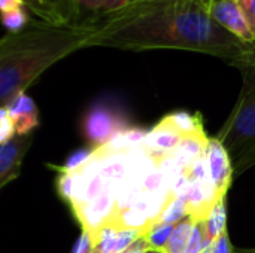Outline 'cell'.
Listing matches in <instances>:
<instances>
[{
    "instance_id": "6da1fadb",
    "label": "cell",
    "mask_w": 255,
    "mask_h": 253,
    "mask_svg": "<svg viewBox=\"0 0 255 253\" xmlns=\"http://www.w3.org/2000/svg\"><path fill=\"white\" fill-rule=\"evenodd\" d=\"M217 0H131L106 13H93L91 46L123 51L179 49L217 57L245 70L255 67V43L215 22Z\"/></svg>"
},
{
    "instance_id": "7a4b0ae2",
    "label": "cell",
    "mask_w": 255,
    "mask_h": 253,
    "mask_svg": "<svg viewBox=\"0 0 255 253\" xmlns=\"http://www.w3.org/2000/svg\"><path fill=\"white\" fill-rule=\"evenodd\" d=\"M93 25L87 21L52 25L31 21L18 33H6L0 42V103L6 106L52 64L90 48Z\"/></svg>"
},
{
    "instance_id": "3957f363",
    "label": "cell",
    "mask_w": 255,
    "mask_h": 253,
    "mask_svg": "<svg viewBox=\"0 0 255 253\" xmlns=\"http://www.w3.org/2000/svg\"><path fill=\"white\" fill-rule=\"evenodd\" d=\"M241 73L244 84L236 106L217 136L227 149L236 174L255 166V67Z\"/></svg>"
},
{
    "instance_id": "277c9868",
    "label": "cell",
    "mask_w": 255,
    "mask_h": 253,
    "mask_svg": "<svg viewBox=\"0 0 255 253\" xmlns=\"http://www.w3.org/2000/svg\"><path fill=\"white\" fill-rule=\"evenodd\" d=\"M84 134L94 148L103 146L115 136L130 128L128 119L120 109L105 106H94L84 118Z\"/></svg>"
},
{
    "instance_id": "5b68a950",
    "label": "cell",
    "mask_w": 255,
    "mask_h": 253,
    "mask_svg": "<svg viewBox=\"0 0 255 253\" xmlns=\"http://www.w3.org/2000/svg\"><path fill=\"white\" fill-rule=\"evenodd\" d=\"M27 9L39 21L52 25L76 24L84 10L81 0H27Z\"/></svg>"
},
{
    "instance_id": "8992f818",
    "label": "cell",
    "mask_w": 255,
    "mask_h": 253,
    "mask_svg": "<svg viewBox=\"0 0 255 253\" xmlns=\"http://www.w3.org/2000/svg\"><path fill=\"white\" fill-rule=\"evenodd\" d=\"M206 157H208V164H209L211 180L217 191L218 200L226 198L227 191L233 180L235 170H233L232 158L218 137H209Z\"/></svg>"
},
{
    "instance_id": "52a82bcc",
    "label": "cell",
    "mask_w": 255,
    "mask_h": 253,
    "mask_svg": "<svg viewBox=\"0 0 255 253\" xmlns=\"http://www.w3.org/2000/svg\"><path fill=\"white\" fill-rule=\"evenodd\" d=\"M33 142V134L13 136L6 143L0 145V188L15 180L22 167L24 157Z\"/></svg>"
},
{
    "instance_id": "ba28073f",
    "label": "cell",
    "mask_w": 255,
    "mask_h": 253,
    "mask_svg": "<svg viewBox=\"0 0 255 253\" xmlns=\"http://www.w3.org/2000/svg\"><path fill=\"white\" fill-rule=\"evenodd\" d=\"M211 13L215 22L224 30H227L244 42L255 43L251 28L245 19V15L238 0H217L212 6Z\"/></svg>"
},
{
    "instance_id": "9c48e42d",
    "label": "cell",
    "mask_w": 255,
    "mask_h": 253,
    "mask_svg": "<svg viewBox=\"0 0 255 253\" xmlns=\"http://www.w3.org/2000/svg\"><path fill=\"white\" fill-rule=\"evenodd\" d=\"M3 109L7 112L16 136L33 134L39 127V110L36 103L25 94L21 92L12 98Z\"/></svg>"
},
{
    "instance_id": "30bf717a",
    "label": "cell",
    "mask_w": 255,
    "mask_h": 253,
    "mask_svg": "<svg viewBox=\"0 0 255 253\" xmlns=\"http://www.w3.org/2000/svg\"><path fill=\"white\" fill-rule=\"evenodd\" d=\"M142 237L143 231L140 230L117 228L108 225L93 236V253H121Z\"/></svg>"
},
{
    "instance_id": "8fae6325",
    "label": "cell",
    "mask_w": 255,
    "mask_h": 253,
    "mask_svg": "<svg viewBox=\"0 0 255 253\" xmlns=\"http://www.w3.org/2000/svg\"><path fill=\"white\" fill-rule=\"evenodd\" d=\"M182 139H185L184 134L176 128L167 115L152 130L148 131L142 140V145L155 155H167L181 143Z\"/></svg>"
},
{
    "instance_id": "7c38bea8",
    "label": "cell",
    "mask_w": 255,
    "mask_h": 253,
    "mask_svg": "<svg viewBox=\"0 0 255 253\" xmlns=\"http://www.w3.org/2000/svg\"><path fill=\"white\" fill-rule=\"evenodd\" d=\"M205 237L209 245H214L218 237L227 231V212H226V198L217 201L209 216L203 221Z\"/></svg>"
},
{
    "instance_id": "4fadbf2b",
    "label": "cell",
    "mask_w": 255,
    "mask_h": 253,
    "mask_svg": "<svg viewBox=\"0 0 255 253\" xmlns=\"http://www.w3.org/2000/svg\"><path fill=\"white\" fill-rule=\"evenodd\" d=\"M196 227V221L190 216H187L184 221H181L179 224L175 225V230L167 242V245L164 246V249L161 252L164 253H185L188 243L191 240L193 231Z\"/></svg>"
},
{
    "instance_id": "5bb4252c",
    "label": "cell",
    "mask_w": 255,
    "mask_h": 253,
    "mask_svg": "<svg viewBox=\"0 0 255 253\" xmlns=\"http://www.w3.org/2000/svg\"><path fill=\"white\" fill-rule=\"evenodd\" d=\"M169 118L176 125V128L184 134V137L196 136L200 133H205L202 118L199 113H190V112H173L169 113Z\"/></svg>"
},
{
    "instance_id": "9a60e30c",
    "label": "cell",
    "mask_w": 255,
    "mask_h": 253,
    "mask_svg": "<svg viewBox=\"0 0 255 253\" xmlns=\"http://www.w3.org/2000/svg\"><path fill=\"white\" fill-rule=\"evenodd\" d=\"M173 230H175V225H172V224L155 222L143 231V239L149 243L151 249L163 251L164 246L167 245Z\"/></svg>"
},
{
    "instance_id": "2e32d148",
    "label": "cell",
    "mask_w": 255,
    "mask_h": 253,
    "mask_svg": "<svg viewBox=\"0 0 255 253\" xmlns=\"http://www.w3.org/2000/svg\"><path fill=\"white\" fill-rule=\"evenodd\" d=\"M187 216H188V213H187V204H185V201L175 197L166 206V209L163 210V213L160 215V218H158L157 222H164V224L176 225L181 221H184Z\"/></svg>"
},
{
    "instance_id": "e0dca14e",
    "label": "cell",
    "mask_w": 255,
    "mask_h": 253,
    "mask_svg": "<svg viewBox=\"0 0 255 253\" xmlns=\"http://www.w3.org/2000/svg\"><path fill=\"white\" fill-rule=\"evenodd\" d=\"M131 0H81L84 10H90L91 13H106L112 12Z\"/></svg>"
},
{
    "instance_id": "ac0fdd59",
    "label": "cell",
    "mask_w": 255,
    "mask_h": 253,
    "mask_svg": "<svg viewBox=\"0 0 255 253\" xmlns=\"http://www.w3.org/2000/svg\"><path fill=\"white\" fill-rule=\"evenodd\" d=\"M13 136H16V134H15V128L12 125V121H10L7 112L1 107L0 109V145L6 143Z\"/></svg>"
},
{
    "instance_id": "d6986e66",
    "label": "cell",
    "mask_w": 255,
    "mask_h": 253,
    "mask_svg": "<svg viewBox=\"0 0 255 253\" xmlns=\"http://www.w3.org/2000/svg\"><path fill=\"white\" fill-rule=\"evenodd\" d=\"M93 248H94L93 237L87 231H81L78 240L73 245L72 253H93Z\"/></svg>"
},
{
    "instance_id": "ffe728a7",
    "label": "cell",
    "mask_w": 255,
    "mask_h": 253,
    "mask_svg": "<svg viewBox=\"0 0 255 253\" xmlns=\"http://www.w3.org/2000/svg\"><path fill=\"white\" fill-rule=\"evenodd\" d=\"M255 39V0H238Z\"/></svg>"
},
{
    "instance_id": "44dd1931",
    "label": "cell",
    "mask_w": 255,
    "mask_h": 253,
    "mask_svg": "<svg viewBox=\"0 0 255 253\" xmlns=\"http://www.w3.org/2000/svg\"><path fill=\"white\" fill-rule=\"evenodd\" d=\"M211 253H235V249L232 246V242H230V237H229V233H223L218 240L214 242L212 245V249Z\"/></svg>"
},
{
    "instance_id": "7402d4cb",
    "label": "cell",
    "mask_w": 255,
    "mask_h": 253,
    "mask_svg": "<svg viewBox=\"0 0 255 253\" xmlns=\"http://www.w3.org/2000/svg\"><path fill=\"white\" fill-rule=\"evenodd\" d=\"M90 154H91V151H87V149L76 151V152H73V154L70 155V158L67 160V163H66L64 166H61V167L66 169V170H73V169L79 167L82 163H85L87 158L90 157Z\"/></svg>"
},
{
    "instance_id": "603a6c76",
    "label": "cell",
    "mask_w": 255,
    "mask_h": 253,
    "mask_svg": "<svg viewBox=\"0 0 255 253\" xmlns=\"http://www.w3.org/2000/svg\"><path fill=\"white\" fill-rule=\"evenodd\" d=\"M0 9H1V15L16 10H24L27 9V0H0Z\"/></svg>"
},
{
    "instance_id": "cb8c5ba5",
    "label": "cell",
    "mask_w": 255,
    "mask_h": 253,
    "mask_svg": "<svg viewBox=\"0 0 255 253\" xmlns=\"http://www.w3.org/2000/svg\"><path fill=\"white\" fill-rule=\"evenodd\" d=\"M149 249H151L149 243L142 237V239H139L137 242H134L130 248H127L126 251H123L121 253H145L148 252Z\"/></svg>"
},
{
    "instance_id": "d4e9b609",
    "label": "cell",
    "mask_w": 255,
    "mask_h": 253,
    "mask_svg": "<svg viewBox=\"0 0 255 253\" xmlns=\"http://www.w3.org/2000/svg\"><path fill=\"white\" fill-rule=\"evenodd\" d=\"M235 253H255V248H253V249H236Z\"/></svg>"
},
{
    "instance_id": "484cf974",
    "label": "cell",
    "mask_w": 255,
    "mask_h": 253,
    "mask_svg": "<svg viewBox=\"0 0 255 253\" xmlns=\"http://www.w3.org/2000/svg\"><path fill=\"white\" fill-rule=\"evenodd\" d=\"M145 253H164V252H161V251H157V249H149L148 252H145Z\"/></svg>"
}]
</instances>
